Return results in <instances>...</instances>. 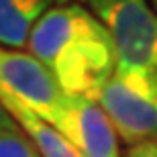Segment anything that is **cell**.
Wrapping results in <instances>:
<instances>
[{
    "label": "cell",
    "instance_id": "obj_1",
    "mask_svg": "<svg viewBox=\"0 0 157 157\" xmlns=\"http://www.w3.org/2000/svg\"><path fill=\"white\" fill-rule=\"evenodd\" d=\"M27 47L67 96L98 102L102 88L117 70L110 31L82 4L49 8L33 27Z\"/></svg>",
    "mask_w": 157,
    "mask_h": 157
},
{
    "label": "cell",
    "instance_id": "obj_2",
    "mask_svg": "<svg viewBox=\"0 0 157 157\" xmlns=\"http://www.w3.org/2000/svg\"><path fill=\"white\" fill-rule=\"evenodd\" d=\"M114 41L117 71L157 76V10L147 0H100L92 4Z\"/></svg>",
    "mask_w": 157,
    "mask_h": 157
},
{
    "label": "cell",
    "instance_id": "obj_3",
    "mask_svg": "<svg viewBox=\"0 0 157 157\" xmlns=\"http://www.w3.org/2000/svg\"><path fill=\"white\" fill-rule=\"evenodd\" d=\"M0 96L21 102L57 131L70 106V96L39 59L4 47H0Z\"/></svg>",
    "mask_w": 157,
    "mask_h": 157
},
{
    "label": "cell",
    "instance_id": "obj_4",
    "mask_svg": "<svg viewBox=\"0 0 157 157\" xmlns=\"http://www.w3.org/2000/svg\"><path fill=\"white\" fill-rule=\"evenodd\" d=\"M98 104L118 137L131 147L157 139V76L114 70L100 92Z\"/></svg>",
    "mask_w": 157,
    "mask_h": 157
},
{
    "label": "cell",
    "instance_id": "obj_5",
    "mask_svg": "<svg viewBox=\"0 0 157 157\" xmlns=\"http://www.w3.org/2000/svg\"><path fill=\"white\" fill-rule=\"evenodd\" d=\"M59 131L84 157H121L117 128L96 100L70 96L67 114Z\"/></svg>",
    "mask_w": 157,
    "mask_h": 157
},
{
    "label": "cell",
    "instance_id": "obj_6",
    "mask_svg": "<svg viewBox=\"0 0 157 157\" xmlns=\"http://www.w3.org/2000/svg\"><path fill=\"white\" fill-rule=\"evenodd\" d=\"M0 102L10 112V117L21 124V128L29 135V139L35 143L41 157H84L80 149L61 131H57L53 124L37 117L27 106H23L17 100L4 98V96H0Z\"/></svg>",
    "mask_w": 157,
    "mask_h": 157
},
{
    "label": "cell",
    "instance_id": "obj_7",
    "mask_svg": "<svg viewBox=\"0 0 157 157\" xmlns=\"http://www.w3.org/2000/svg\"><path fill=\"white\" fill-rule=\"evenodd\" d=\"M51 0H0V45L25 47Z\"/></svg>",
    "mask_w": 157,
    "mask_h": 157
},
{
    "label": "cell",
    "instance_id": "obj_8",
    "mask_svg": "<svg viewBox=\"0 0 157 157\" xmlns=\"http://www.w3.org/2000/svg\"><path fill=\"white\" fill-rule=\"evenodd\" d=\"M0 157H41V153L18 124L12 131L0 133Z\"/></svg>",
    "mask_w": 157,
    "mask_h": 157
},
{
    "label": "cell",
    "instance_id": "obj_9",
    "mask_svg": "<svg viewBox=\"0 0 157 157\" xmlns=\"http://www.w3.org/2000/svg\"><path fill=\"white\" fill-rule=\"evenodd\" d=\"M124 157H157V139L145 141V143H141V145L131 147Z\"/></svg>",
    "mask_w": 157,
    "mask_h": 157
},
{
    "label": "cell",
    "instance_id": "obj_10",
    "mask_svg": "<svg viewBox=\"0 0 157 157\" xmlns=\"http://www.w3.org/2000/svg\"><path fill=\"white\" fill-rule=\"evenodd\" d=\"M18 122L10 117V112L4 108V104L0 102V133H4V131H12V128H17Z\"/></svg>",
    "mask_w": 157,
    "mask_h": 157
},
{
    "label": "cell",
    "instance_id": "obj_11",
    "mask_svg": "<svg viewBox=\"0 0 157 157\" xmlns=\"http://www.w3.org/2000/svg\"><path fill=\"white\" fill-rule=\"evenodd\" d=\"M57 4H76V2H88V4H96L100 0H55Z\"/></svg>",
    "mask_w": 157,
    "mask_h": 157
},
{
    "label": "cell",
    "instance_id": "obj_12",
    "mask_svg": "<svg viewBox=\"0 0 157 157\" xmlns=\"http://www.w3.org/2000/svg\"><path fill=\"white\" fill-rule=\"evenodd\" d=\"M151 2H153V6H155V8H157V0H151Z\"/></svg>",
    "mask_w": 157,
    "mask_h": 157
}]
</instances>
